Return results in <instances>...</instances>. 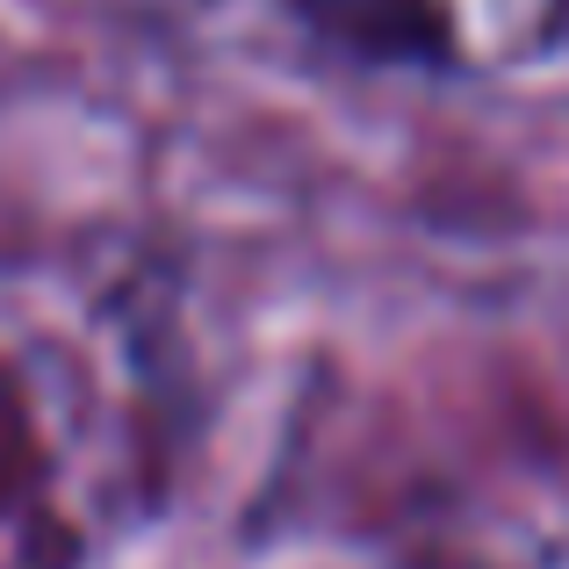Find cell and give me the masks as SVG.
Wrapping results in <instances>:
<instances>
[{
    "instance_id": "cell-1",
    "label": "cell",
    "mask_w": 569,
    "mask_h": 569,
    "mask_svg": "<svg viewBox=\"0 0 569 569\" xmlns=\"http://www.w3.org/2000/svg\"><path fill=\"white\" fill-rule=\"evenodd\" d=\"M318 51L347 66H455V0H281Z\"/></svg>"
},
{
    "instance_id": "cell-2",
    "label": "cell",
    "mask_w": 569,
    "mask_h": 569,
    "mask_svg": "<svg viewBox=\"0 0 569 569\" xmlns=\"http://www.w3.org/2000/svg\"><path fill=\"white\" fill-rule=\"evenodd\" d=\"M29 397L0 368V569H66L72 562V527L51 505V469Z\"/></svg>"
}]
</instances>
